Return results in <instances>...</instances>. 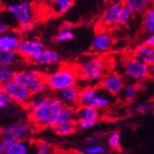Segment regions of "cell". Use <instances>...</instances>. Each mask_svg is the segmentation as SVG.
I'll use <instances>...</instances> for the list:
<instances>
[{
	"label": "cell",
	"instance_id": "6da1fadb",
	"mask_svg": "<svg viewBox=\"0 0 154 154\" xmlns=\"http://www.w3.org/2000/svg\"><path fill=\"white\" fill-rule=\"evenodd\" d=\"M79 81L85 83V87L99 86L103 77L109 72V60L100 54L87 57L77 66Z\"/></svg>",
	"mask_w": 154,
	"mask_h": 154
},
{
	"label": "cell",
	"instance_id": "7a4b0ae2",
	"mask_svg": "<svg viewBox=\"0 0 154 154\" xmlns=\"http://www.w3.org/2000/svg\"><path fill=\"white\" fill-rule=\"evenodd\" d=\"M64 106L57 95H54V93L50 94L48 100L44 104L28 112V120L36 128H52L55 118Z\"/></svg>",
	"mask_w": 154,
	"mask_h": 154
},
{
	"label": "cell",
	"instance_id": "3957f363",
	"mask_svg": "<svg viewBox=\"0 0 154 154\" xmlns=\"http://www.w3.org/2000/svg\"><path fill=\"white\" fill-rule=\"evenodd\" d=\"M50 91L54 94L68 88L76 86L79 82L77 66L62 65L57 70L45 76Z\"/></svg>",
	"mask_w": 154,
	"mask_h": 154
},
{
	"label": "cell",
	"instance_id": "277c9868",
	"mask_svg": "<svg viewBox=\"0 0 154 154\" xmlns=\"http://www.w3.org/2000/svg\"><path fill=\"white\" fill-rule=\"evenodd\" d=\"M114 97L103 91L100 86H88L81 89L79 106H88L103 110L111 106Z\"/></svg>",
	"mask_w": 154,
	"mask_h": 154
},
{
	"label": "cell",
	"instance_id": "5b68a950",
	"mask_svg": "<svg viewBox=\"0 0 154 154\" xmlns=\"http://www.w3.org/2000/svg\"><path fill=\"white\" fill-rule=\"evenodd\" d=\"M35 127L28 120H22L8 124L1 129V139L9 140H28L32 139Z\"/></svg>",
	"mask_w": 154,
	"mask_h": 154
},
{
	"label": "cell",
	"instance_id": "8992f818",
	"mask_svg": "<svg viewBox=\"0 0 154 154\" xmlns=\"http://www.w3.org/2000/svg\"><path fill=\"white\" fill-rule=\"evenodd\" d=\"M151 66L135 57L134 55L125 60L124 71L125 75L133 83H139L150 77Z\"/></svg>",
	"mask_w": 154,
	"mask_h": 154
},
{
	"label": "cell",
	"instance_id": "52a82bcc",
	"mask_svg": "<svg viewBox=\"0 0 154 154\" xmlns=\"http://www.w3.org/2000/svg\"><path fill=\"white\" fill-rule=\"evenodd\" d=\"M1 86L9 95L13 103H18L25 107L32 96V93L30 88L21 85V84H20L19 82L15 80H12Z\"/></svg>",
	"mask_w": 154,
	"mask_h": 154
},
{
	"label": "cell",
	"instance_id": "ba28073f",
	"mask_svg": "<svg viewBox=\"0 0 154 154\" xmlns=\"http://www.w3.org/2000/svg\"><path fill=\"white\" fill-rule=\"evenodd\" d=\"M45 49L43 42L37 38H22L17 53L20 55V57L32 62Z\"/></svg>",
	"mask_w": 154,
	"mask_h": 154
},
{
	"label": "cell",
	"instance_id": "9c48e42d",
	"mask_svg": "<svg viewBox=\"0 0 154 154\" xmlns=\"http://www.w3.org/2000/svg\"><path fill=\"white\" fill-rule=\"evenodd\" d=\"M6 11L14 17L18 25L26 23V22H32L34 14L32 10V7L28 2H19L10 4L6 7Z\"/></svg>",
	"mask_w": 154,
	"mask_h": 154
},
{
	"label": "cell",
	"instance_id": "30bf717a",
	"mask_svg": "<svg viewBox=\"0 0 154 154\" xmlns=\"http://www.w3.org/2000/svg\"><path fill=\"white\" fill-rule=\"evenodd\" d=\"M125 85L124 78L115 71H109L102 79L100 87L113 97L119 96Z\"/></svg>",
	"mask_w": 154,
	"mask_h": 154
},
{
	"label": "cell",
	"instance_id": "8fae6325",
	"mask_svg": "<svg viewBox=\"0 0 154 154\" xmlns=\"http://www.w3.org/2000/svg\"><path fill=\"white\" fill-rule=\"evenodd\" d=\"M115 45L114 37L109 32L103 30L97 32L91 41V49L96 54L107 53Z\"/></svg>",
	"mask_w": 154,
	"mask_h": 154
},
{
	"label": "cell",
	"instance_id": "7c38bea8",
	"mask_svg": "<svg viewBox=\"0 0 154 154\" xmlns=\"http://www.w3.org/2000/svg\"><path fill=\"white\" fill-rule=\"evenodd\" d=\"M123 6V1H117L112 2L106 7L100 20V23L103 28L109 29V28L118 25V19Z\"/></svg>",
	"mask_w": 154,
	"mask_h": 154
},
{
	"label": "cell",
	"instance_id": "4fadbf2b",
	"mask_svg": "<svg viewBox=\"0 0 154 154\" xmlns=\"http://www.w3.org/2000/svg\"><path fill=\"white\" fill-rule=\"evenodd\" d=\"M37 143L32 139L12 141L10 147L4 154H36Z\"/></svg>",
	"mask_w": 154,
	"mask_h": 154
},
{
	"label": "cell",
	"instance_id": "5bb4252c",
	"mask_svg": "<svg viewBox=\"0 0 154 154\" xmlns=\"http://www.w3.org/2000/svg\"><path fill=\"white\" fill-rule=\"evenodd\" d=\"M81 89L79 85L68 87L59 92L57 95L58 99L63 103L64 105L66 106H74L78 107L79 105V96H80Z\"/></svg>",
	"mask_w": 154,
	"mask_h": 154
},
{
	"label": "cell",
	"instance_id": "9a60e30c",
	"mask_svg": "<svg viewBox=\"0 0 154 154\" xmlns=\"http://www.w3.org/2000/svg\"><path fill=\"white\" fill-rule=\"evenodd\" d=\"M102 117L101 110L96 109L93 107L88 106H79L77 107L76 114L74 117V121L79 125L83 121H99Z\"/></svg>",
	"mask_w": 154,
	"mask_h": 154
},
{
	"label": "cell",
	"instance_id": "2e32d148",
	"mask_svg": "<svg viewBox=\"0 0 154 154\" xmlns=\"http://www.w3.org/2000/svg\"><path fill=\"white\" fill-rule=\"evenodd\" d=\"M21 41V35L16 31H9L0 36V50L17 52L20 43Z\"/></svg>",
	"mask_w": 154,
	"mask_h": 154
},
{
	"label": "cell",
	"instance_id": "e0dca14e",
	"mask_svg": "<svg viewBox=\"0 0 154 154\" xmlns=\"http://www.w3.org/2000/svg\"><path fill=\"white\" fill-rule=\"evenodd\" d=\"M62 60L61 55L58 52L53 49H45L37 57H35L32 63L37 66H54L58 65Z\"/></svg>",
	"mask_w": 154,
	"mask_h": 154
},
{
	"label": "cell",
	"instance_id": "ac0fdd59",
	"mask_svg": "<svg viewBox=\"0 0 154 154\" xmlns=\"http://www.w3.org/2000/svg\"><path fill=\"white\" fill-rule=\"evenodd\" d=\"M133 55L149 66H154V47L145 43L136 46L133 51Z\"/></svg>",
	"mask_w": 154,
	"mask_h": 154
},
{
	"label": "cell",
	"instance_id": "d6986e66",
	"mask_svg": "<svg viewBox=\"0 0 154 154\" xmlns=\"http://www.w3.org/2000/svg\"><path fill=\"white\" fill-rule=\"evenodd\" d=\"M42 74L33 70V69H25V70L17 71L15 76V81L19 82L23 86L31 88L33 86L35 82L41 78Z\"/></svg>",
	"mask_w": 154,
	"mask_h": 154
},
{
	"label": "cell",
	"instance_id": "ffe728a7",
	"mask_svg": "<svg viewBox=\"0 0 154 154\" xmlns=\"http://www.w3.org/2000/svg\"><path fill=\"white\" fill-rule=\"evenodd\" d=\"M78 128H79L78 124L74 120L57 125H54V128H52L54 134H57V136H61V137H66L69 135H72L77 131Z\"/></svg>",
	"mask_w": 154,
	"mask_h": 154
},
{
	"label": "cell",
	"instance_id": "44dd1931",
	"mask_svg": "<svg viewBox=\"0 0 154 154\" xmlns=\"http://www.w3.org/2000/svg\"><path fill=\"white\" fill-rule=\"evenodd\" d=\"M138 91H139V87L137 83H128L125 85L119 96L122 101L125 103H132L136 100Z\"/></svg>",
	"mask_w": 154,
	"mask_h": 154
},
{
	"label": "cell",
	"instance_id": "7402d4cb",
	"mask_svg": "<svg viewBox=\"0 0 154 154\" xmlns=\"http://www.w3.org/2000/svg\"><path fill=\"white\" fill-rule=\"evenodd\" d=\"M142 29L148 35L154 33V5L143 13Z\"/></svg>",
	"mask_w": 154,
	"mask_h": 154
},
{
	"label": "cell",
	"instance_id": "603a6c76",
	"mask_svg": "<svg viewBox=\"0 0 154 154\" xmlns=\"http://www.w3.org/2000/svg\"><path fill=\"white\" fill-rule=\"evenodd\" d=\"M76 110H77V107L65 105L63 107V109L60 111V113L58 114V116H57V118H55L54 127V125H57L65 123V122H68V121L74 120L75 114H76Z\"/></svg>",
	"mask_w": 154,
	"mask_h": 154
},
{
	"label": "cell",
	"instance_id": "cb8c5ba5",
	"mask_svg": "<svg viewBox=\"0 0 154 154\" xmlns=\"http://www.w3.org/2000/svg\"><path fill=\"white\" fill-rule=\"evenodd\" d=\"M124 3L128 6L134 13H144L152 6V0H125Z\"/></svg>",
	"mask_w": 154,
	"mask_h": 154
},
{
	"label": "cell",
	"instance_id": "d4e9b609",
	"mask_svg": "<svg viewBox=\"0 0 154 154\" xmlns=\"http://www.w3.org/2000/svg\"><path fill=\"white\" fill-rule=\"evenodd\" d=\"M19 57H20V55L17 52L0 50V66L12 67L18 62Z\"/></svg>",
	"mask_w": 154,
	"mask_h": 154
},
{
	"label": "cell",
	"instance_id": "484cf974",
	"mask_svg": "<svg viewBox=\"0 0 154 154\" xmlns=\"http://www.w3.org/2000/svg\"><path fill=\"white\" fill-rule=\"evenodd\" d=\"M73 2L74 0H50V7L55 14L62 15L70 9Z\"/></svg>",
	"mask_w": 154,
	"mask_h": 154
},
{
	"label": "cell",
	"instance_id": "4316f807",
	"mask_svg": "<svg viewBox=\"0 0 154 154\" xmlns=\"http://www.w3.org/2000/svg\"><path fill=\"white\" fill-rule=\"evenodd\" d=\"M74 38V32L72 26L68 23H64L57 32V34L55 35L54 39L55 41L59 42V43H64V42L70 41Z\"/></svg>",
	"mask_w": 154,
	"mask_h": 154
},
{
	"label": "cell",
	"instance_id": "83f0119b",
	"mask_svg": "<svg viewBox=\"0 0 154 154\" xmlns=\"http://www.w3.org/2000/svg\"><path fill=\"white\" fill-rule=\"evenodd\" d=\"M32 95H37V94H47L50 93V89L48 86V83L46 81L45 76L42 75L41 78L35 82L33 86L30 88Z\"/></svg>",
	"mask_w": 154,
	"mask_h": 154
},
{
	"label": "cell",
	"instance_id": "f1b7e54d",
	"mask_svg": "<svg viewBox=\"0 0 154 154\" xmlns=\"http://www.w3.org/2000/svg\"><path fill=\"white\" fill-rule=\"evenodd\" d=\"M52 92L50 93H47V94H37V95H32L31 100L28 103V104L26 105V108L29 111H32V110H34L36 108H38L39 106H41L42 104H44L50 96Z\"/></svg>",
	"mask_w": 154,
	"mask_h": 154
},
{
	"label": "cell",
	"instance_id": "f546056e",
	"mask_svg": "<svg viewBox=\"0 0 154 154\" xmlns=\"http://www.w3.org/2000/svg\"><path fill=\"white\" fill-rule=\"evenodd\" d=\"M17 71L11 66H2L0 67V83L4 85L15 79Z\"/></svg>",
	"mask_w": 154,
	"mask_h": 154
},
{
	"label": "cell",
	"instance_id": "4dcf8cb0",
	"mask_svg": "<svg viewBox=\"0 0 154 154\" xmlns=\"http://www.w3.org/2000/svg\"><path fill=\"white\" fill-rule=\"evenodd\" d=\"M133 15H134V11L128 6H127L124 3V6L121 9L119 19H118V25L120 26L127 25L132 19Z\"/></svg>",
	"mask_w": 154,
	"mask_h": 154
},
{
	"label": "cell",
	"instance_id": "1f68e13d",
	"mask_svg": "<svg viewBox=\"0 0 154 154\" xmlns=\"http://www.w3.org/2000/svg\"><path fill=\"white\" fill-rule=\"evenodd\" d=\"M37 143V152L36 154H57L55 149L49 143L45 141H36Z\"/></svg>",
	"mask_w": 154,
	"mask_h": 154
},
{
	"label": "cell",
	"instance_id": "d6a6232c",
	"mask_svg": "<svg viewBox=\"0 0 154 154\" xmlns=\"http://www.w3.org/2000/svg\"><path fill=\"white\" fill-rule=\"evenodd\" d=\"M107 144L109 146V148L111 149L114 150H117L120 149L121 146V137H120V134L118 132H114L112 133L108 138H107Z\"/></svg>",
	"mask_w": 154,
	"mask_h": 154
},
{
	"label": "cell",
	"instance_id": "836d02e7",
	"mask_svg": "<svg viewBox=\"0 0 154 154\" xmlns=\"http://www.w3.org/2000/svg\"><path fill=\"white\" fill-rule=\"evenodd\" d=\"M33 30H34V24H33V22H26V23H22V24L18 25V27H17V32H18L21 36L30 34Z\"/></svg>",
	"mask_w": 154,
	"mask_h": 154
},
{
	"label": "cell",
	"instance_id": "e575fe53",
	"mask_svg": "<svg viewBox=\"0 0 154 154\" xmlns=\"http://www.w3.org/2000/svg\"><path fill=\"white\" fill-rule=\"evenodd\" d=\"M13 102L11 100V98L7 93V91L3 89V87L1 86V88H0V108L1 109L6 108L8 105H10Z\"/></svg>",
	"mask_w": 154,
	"mask_h": 154
},
{
	"label": "cell",
	"instance_id": "d590c367",
	"mask_svg": "<svg viewBox=\"0 0 154 154\" xmlns=\"http://www.w3.org/2000/svg\"><path fill=\"white\" fill-rule=\"evenodd\" d=\"M85 151L89 154H105L106 149L104 146L100 144H93V145H88L85 148Z\"/></svg>",
	"mask_w": 154,
	"mask_h": 154
},
{
	"label": "cell",
	"instance_id": "8d00e7d4",
	"mask_svg": "<svg viewBox=\"0 0 154 154\" xmlns=\"http://www.w3.org/2000/svg\"><path fill=\"white\" fill-rule=\"evenodd\" d=\"M96 124H97V122H93V121H83L78 125V127H79V129H80V130H88V129L95 127Z\"/></svg>",
	"mask_w": 154,
	"mask_h": 154
},
{
	"label": "cell",
	"instance_id": "74e56055",
	"mask_svg": "<svg viewBox=\"0 0 154 154\" xmlns=\"http://www.w3.org/2000/svg\"><path fill=\"white\" fill-rule=\"evenodd\" d=\"M12 141L13 140H9V139H1V141H0V153L4 154L10 147Z\"/></svg>",
	"mask_w": 154,
	"mask_h": 154
},
{
	"label": "cell",
	"instance_id": "f35d334b",
	"mask_svg": "<svg viewBox=\"0 0 154 154\" xmlns=\"http://www.w3.org/2000/svg\"><path fill=\"white\" fill-rule=\"evenodd\" d=\"M149 109H150V105L148 103H139L137 107V112H139V113H141V114L147 113V112H149Z\"/></svg>",
	"mask_w": 154,
	"mask_h": 154
},
{
	"label": "cell",
	"instance_id": "ab89813d",
	"mask_svg": "<svg viewBox=\"0 0 154 154\" xmlns=\"http://www.w3.org/2000/svg\"><path fill=\"white\" fill-rule=\"evenodd\" d=\"M98 140H99V137H98V135H91L87 137L86 141L88 143V145H93V144H97Z\"/></svg>",
	"mask_w": 154,
	"mask_h": 154
},
{
	"label": "cell",
	"instance_id": "60d3db41",
	"mask_svg": "<svg viewBox=\"0 0 154 154\" xmlns=\"http://www.w3.org/2000/svg\"><path fill=\"white\" fill-rule=\"evenodd\" d=\"M8 32H9L8 24L2 20L1 23H0V34H5V33H7Z\"/></svg>",
	"mask_w": 154,
	"mask_h": 154
},
{
	"label": "cell",
	"instance_id": "b9f144b4",
	"mask_svg": "<svg viewBox=\"0 0 154 154\" xmlns=\"http://www.w3.org/2000/svg\"><path fill=\"white\" fill-rule=\"evenodd\" d=\"M145 44H147V45H149L154 47V33L149 35V36L146 38V40H145Z\"/></svg>",
	"mask_w": 154,
	"mask_h": 154
},
{
	"label": "cell",
	"instance_id": "7bdbcfd3",
	"mask_svg": "<svg viewBox=\"0 0 154 154\" xmlns=\"http://www.w3.org/2000/svg\"><path fill=\"white\" fill-rule=\"evenodd\" d=\"M71 154H89V153H88V152H86L85 150H83V151H81V150H77V151L72 152Z\"/></svg>",
	"mask_w": 154,
	"mask_h": 154
},
{
	"label": "cell",
	"instance_id": "ee69618b",
	"mask_svg": "<svg viewBox=\"0 0 154 154\" xmlns=\"http://www.w3.org/2000/svg\"><path fill=\"white\" fill-rule=\"evenodd\" d=\"M150 77L154 78V66H151V70H150Z\"/></svg>",
	"mask_w": 154,
	"mask_h": 154
},
{
	"label": "cell",
	"instance_id": "f6af8a7d",
	"mask_svg": "<svg viewBox=\"0 0 154 154\" xmlns=\"http://www.w3.org/2000/svg\"><path fill=\"white\" fill-rule=\"evenodd\" d=\"M152 113H153V115H154V105H153V107H152Z\"/></svg>",
	"mask_w": 154,
	"mask_h": 154
},
{
	"label": "cell",
	"instance_id": "bcb514c9",
	"mask_svg": "<svg viewBox=\"0 0 154 154\" xmlns=\"http://www.w3.org/2000/svg\"><path fill=\"white\" fill-rule=\"evenodd\" d=\"M152 3H153V5H154V0H152Z\"/></svg>",
	"mask_w": 154,
	"mask_h": 154
},
{
	"label": "cell",
	"instance_id": "7dc6e473",
	"mask_svg": "<svg viewBox=\"0 0 154 154\" xmlns=\"http://www.w3.org/2000/svg\"><path fill=\"white\" fill-rule=\"evenodd\" d=\"M121 1H125V0H121Z\"/></svg>",
	"mask_w": 154,
	"mask_h": 154
},
{
	"label": "cell",
	"instance_id": "c3c4849f",
	"mask_svg": "<svg viewBox=\"0 0 154 154\" xmlns=\"http://www.w3.org/2000/svg\"><path fill=\"white\" fill-rule=\"evenodd\" d=\"M74 1H75V0H74Z\"/></svg>",
	"mask_w": 154,
	"mask_h": 154
}]
</instances>
